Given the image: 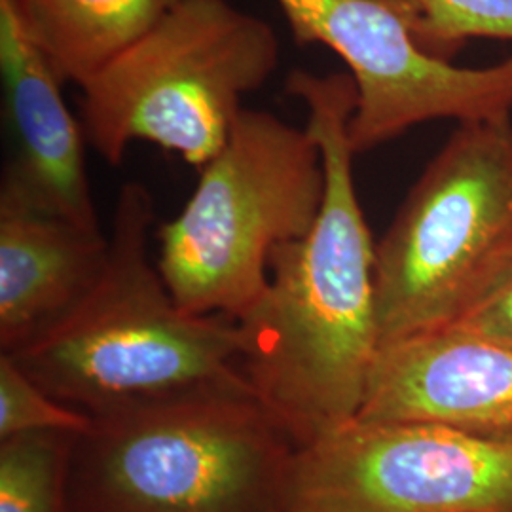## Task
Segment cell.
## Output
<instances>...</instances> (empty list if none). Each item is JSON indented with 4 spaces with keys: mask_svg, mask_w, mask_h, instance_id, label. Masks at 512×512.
Returning <instances> with one entry per match:
<instances>
[{
    "mask_svg": "<svg viewBox=\"0 0 512 512\" xmlns=\"http://www.w3.org/2000/svg\"><path fill=\"white\" fill-rule=\"evenodd\" d=\"M285 90L304 103L321 147L325 198L304 238L275 247L268 285L238 323L243 374L304 446L355 420L365 401L380 351L376 241L353 183V78L294 69Z\"/></svg>",
    "mask_w": 512,
    "mask_h": 512,
    "instance_id": "6da1fadb",
    "label": "cell"
},
{
    "mask_svg": "<svg viewBox=\"0 0 512 512\" xmlns=\"http://www.w3.org/2000/svg\"><path fill=\"white\" fill-rule=\"evenodd\" d=\"M154 222L147 186L124 184L95 291L55 329L8 355L57 401L93 420L253 387L241 370L238 319L190 313L169 293L150 256Z\"/></svg>",
    "mask_w": 512,
    "mask_h": 512,
    "instance_id": "7a4b0ae2",
    "label": "cell"
},
{
    "mask_svg": "<svg viewBox=\"0 0 512 512\" xmlns=\"http://www.w3.org/2000/svg\"><path fill=\"white\" fill-rule=\"evenodd\" d=\"M296 442L253 387L150 404L74 440L73 512H281Z\"/></svg>",
    "mask_w": 512,
    "mask_h": 512,
    "instance_id": "3957f363",
    "label": "cell"
},
{
    "mask_svg": "<svg viewBox=\"0 0 512 512\" xmlns=\"http://www.w3.org/2000/svg\"><path fill=\"white\" fill-rule=\"evenodd\" d=\"M325 184L310 129L268 110H241L183 211L156 232V264L175 302L241 319L268 285L275 247L313 228Z\"/></svg>",
    "mask_w": 512,
    "mask_h": 512,
    "instance_id": "277c9868",
    "label": "cell"
},
{
    "mask_svg": "<svg viewBox=\"0 0 512 512\" xmlns=\"http://www.w3.org/2000/svg\"><path fill=\"white\" fill-rule=\"evenodd\" d=\"M279 38L230 0H181L80 88L86 141L109 165L147 141L202 169L226 145L247 93L277 71Z\"/></svg>",
    "mask_w": 512,
    "mask_h": 512,
    "instance_id": "5b68a950",
    "label": "cell"
},
{
    "mask_svg": "<svg viewBox=\"0 0 512 512\" xmlns=\"http://www.w3.org/2000/svg\"><path fill=\"white\" fill-rule=\"evenodd\" d=\"M511 266V118L459 122L376 241L380 348L454 325Z\"/></svg>",
    "mask_w": 512,
    "mask_h": 512,
    "instance_id": "8992f818",
    "label": "cell"
},
{
    "mask_svg": "<svg viewBox=\"0 0 512 512\" xmlns=\"http://www.w3.org/2000/svg\"><path fill=\"white\" fill-rule=\"evenodd\" d=\"M281 512H512V446L355 418L296 448Z\"/></svg>",
    "mask_w": 512,
    "mask_h": 512,
    "instance_id": "52a82bcc",
    "label": "cell"
},
{
    "mask_svg": "<svg viewBox=\"0 0 512 512\" xmlns=\"http://www.w3.org/2000/svg\"><path fill=\"white\" fill-rule=\"evenodd\" d=\"M294 40L323 44L349 69L357 103L349 120L355 154L440 118H511L512 55L463 69L427 54L408 0H277Z\"/></svg>",
    "mask_w": 512,
    "mask_h": 512,
    "instance_id": "ba28073f",
    "label": "cell"
},
{
    "mask_svg": "<svg viewBox=\"0 0 512 512\" xmlns=\"http://www.w3.org/2000/svg\"><path fill=\"white\" fill-rule=\"evenodd\" d=\"M357 418L435 423L512 446V351L458 327L385 344Z\"/></svg>",
    "mask_w": 512,
    "mask_h": 512,
    "instance_id": "9c48e42d",
    "label": "cell"
},
{
    "mask_svg": "<svg viewBox=\"0 0 512 512\" xmlns=\"http://www.w3.org/2000/svg\"><path fill=\"white\" fill-rule=\"evenodd\" d=\"M0 73L14 141L0 200L99 230L86 169V133L63 99L65 82L25 29L12 0H0Z\"/></svg>",
    "mask_w": 512,
    "mask_h": 512,
    "instance_id": "30bf717a",
    "label": "cell"
},
{
    "mask_svg": "<svg viewBox=\"0 0 512 512\" xmlns=\"http://www.w3.org/2000/svg\"><path fill=\"white\" fill-rule=\"evenodd\" d=\"M109 255L101 228L0 200V353L65 321L103 279Z\"/></svg>",
    "mask_w": 512,
    "mask_h": 512,
    "instance_id": "8fae6325",
    "label": "cell"
},
{
    "mask_svg": "<svg viewBox=\"0 0 512 512\" xmlns=\"http://www.w3.org/2000/svg\"><path fill=\"white\" fill-rule=\"evenodd\" d=\"M181 0H12L63 82L84 88Z\"/></svg>",
    "mask_w": 512,
    "mask_h": 512,
    "instance_id": "7c38bea8",
    "label": "cell"
},
{
    "mask_svg": "<svg viewBox=\"0 0 512 512\" xmlns=\"http://www.w3.org/2000/svg\"><path fill=\"white\" fill-rule=\"evenodd\" d=\"M69 433H25L0 440V512L71 511Z\"/></svg>",
    "mask_w": 512,
    "mask_h": 512,
    "instance_id": "4fadbf2b",
    "label": "cell"
},
{
    "mask_svg": "<svg viewBox=\"0 0 512 512\" xmlns=\"http://www.w3.org/2000/svg\"><path fill=\"white\" fill-rule=\"evenodd\" d=\"M427 54L450 61L469 38L512 40V0H408Z\"/></svg>",
    "mask_w": 512,
    "mask_h": 512,
    "instance_id": "5bb4252c",
    "label": "cell"
},
{
    "mask_svg": "<svg viewBox=\"0 0 512 512\" xmlns=\"http://www.w3.org/2000/svg\"><path fill=\"white\" fill-rule=\"evenodd\" d=\"M92 427L90 414L57 401L14 359L0 355V440L25 433L86 435Z\"/></svg>",
    "mask_w": 512,
    "mask_h": 512,
    "instance_id": "9a60e30c",
    "label": "cell"
},
{
    "mask_svg": "<svg viewBox=\"0 0 512 512\" xmlns=\"http://www.w3.org/2000/svg\"><path fill=\"white\" fill-rule=\"evenodd\" d=\"M450 327H458L512 351V266Z\"/></svg>",
    "mask_w": 512,
    "mask_h": 512,
    "instance_id": "2e32d148",
    "label": "cell"
}]
</instances>
